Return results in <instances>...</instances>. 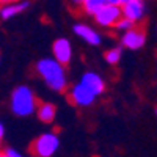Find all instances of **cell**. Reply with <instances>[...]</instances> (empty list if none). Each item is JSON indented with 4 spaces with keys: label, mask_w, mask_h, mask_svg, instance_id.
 <instances>
[{
    "label": "cell",
    "mask_w": 157,
    "mask_h": 157,
    "mask_svg": "<svg viewBox=\"0 0 157 157\" xmlns=\"http://www.w3.org/2000/svg\"><path fill=\"white\" fill-rule=\"evenodd\" d=\"M29 5H30L29 0H16V2H11V3L0 5V17L3 21H8L11 17L21 14V13H24L29 8Z\"/></svg>",
    "instance_id": "11"
},
{
    "label": "cell",
    "mask_w": 157,
    "mask_h": 157,
    "mask_svg": "<svg viewBox=\"0 0 157 157\" xmlns=\"http://www.w3.org/2000/svg\"><path fill=\"white\" fill-rule=\"evenodd\" d=\"M36 116L38 120L44 123V124H50L54 123L55 120V115H57V109L52 102H38V107H36Z\"/></svg>",
    "instance_id": "12"
},
{
    "label": "cell",
    "mask_w": 157,
    "mask_h": 157,
    "mask_svg": "<svg viewBox=\"0 0 157 157\" xmlns=\"http://www.w3.org/2000/svg\"><path fill=\"white\" fill-rule=\"evenodd\" d=\"M78 82L83 83L96 98L101 96L104 91H105V82H104V78L101 75H98L96 72H85L80 77V80H78Z\"/></svg>",
    "instance_id": "9"
},
{
    "label": "cell",
    "mask_w": 157,
    "mask_h": 157,
    "mask_svg": "<svg viewBox=\"0 0 157 157\" xmlns=\"http://www.w3.org/2000/svg\"><path fill=\"white\" fill-rule=\"evenodd\" d=\"M10 107L16 116H30L36 112L38 99L33 90L27 85H19L13 90Z\"/></svg>",
    "instance_id": "2"
},
{
    "label": "cell",
    "mask_w": 157,
    "mask_h": 157,
    "mask_svg": "<svg viewBox=\"0 0 157 157\" xmlns=\"http://www.w3.org/2000/svg\"><path fill=\"white\" fill-rule=\"evenodd\" d=\"M93 17H94V22L99 25V27L112 29V27H115V24L123 17V10H121L120 5L105 3Z\"/></svg>",
    "instance_id": "4"
},
{
    "label": "cell",
    "mask_w": 157,
    "mask_h": 157,
    "mask_svg": "<svg viewBox=\"0 0 157 157\" xmlns=\"http://www.w3.org/2000/svg\"><path fill=\"white\" fill-rule=\"evenodd\" d=\"M71 3H72L75 8H78V6H80V3H82V0H71Z\"/></svg>",
    "instance_id": "19"
},
{
    "label": "cell",
    "mask_w": 157,
    "mask_h": 157,
    "mask_svg": "<svg viewBox=\"0 0 157 157\" xmlns=\"http://www.w3.org/2000/svg\"><path fill=\"white\" fill-rule=\"evenodd\" d=\"M132 27H135V22H132L130 19H127V17H124V16L115 24V29H116L118 32H121V33L127 32L129 29H132Z\"/></svg>",
    "instance_id": "15"
},
{
    "label": "cell",
    "mask_w": 157,
    "mask_h": 157,
    "mask_svg": "<svg viewBox=\"0 0 157 157\" xmlns=\"http://www.w3.org/2000/svg\"><path fill=\"white\" fill-rule=\"evenodd\" d=\"M52 54H54L55 60H58L66 66L72 58V46L66 38H58L52 44Z\"/></svg>",
    "instance_id": "8"
},
{
    "label": "cell",
    "mask_w": 157,
    "mask_h": 157,
    "mask_svg": "<svg viewBox=\"0 0 157 157\" xmlns=\"http://www.w3.org/2000/svg\"><path fill=\"white\" fill-rule=\"evenodd\" d=\"M0 57H2V55H0Z\"/></svg>",
    "instance_id": "23"
},
{
    "label": "cell",
    "mask_w": 157,
    "mask_h": 157,
    "mask_svg": "<svg viewBox=\"0 0 157 157\" xmlns=\"http://www.w3.org/2000/svg\"><path fill=\"white\" fill-rule=\"evenodd\" d=\"M3 135H5V127H3L2 123H0V143H2V140H3Z\"/></svg>",
    "instance_id": "18"
},
{
    "label": "cell",
    "mask_w": 157,
    "mask_h": 157,
    "mask_svg": "<svg viewBox=\"0 0 157 157\" xmlns=\"http://www.w3.org/2000/svg\"><path fill=\"white\" fill-rule=\"evenodd\" d=\"M0 157H2V146H0Z\"/></svg>",
    "instance_id": "21"
},
{
    "label": "cell",
    "mask_w": 157,
    "mask_h": 157,
    "mask_svg": "<svg viewBox=\"0 0 157 157\" xmlns=\"http://www.w3.org/2000/svg\"><path fill=\"white\" fill-rule=\"evenodd\" d=\"M126 2H129V0H107V3H112V5H120V6H123Z\"/></svg>",
    "instance_id": "17"
},
{
    "label": "cell",
    "mask_w": 157,
    "mask_h": 157,
    "mask_svg": "<svg viewBox=\"0 0 157 157\" xmlns=\"http://www.w3.org/2000/svg\"><path fill=\"white\" fill-rule=\"evenodd\" d=\"M121 54H123V47H113V49H109L105 52L104 58H105V61L109 64H116L121 60Z\"/></svg>",
    "instance_id": "14"
},
{
    "label": "cell",
    "mask_w": 157,
    "mask_h": 157,
    "mask_svg": "<svg viewBox=\"0 0 157 157\" xmlns=\"http://www.w3.org/2000/svg\"><path fill=\"white\" fill-rule=\"evenodd\" d=\"M68 99L75 107H90V105L94 104L96 96L91 93L83 83L78 82V83H75L74 86H71L68 90Z\"/></svg>",
    "instance_id": "5"
},
{
    "label": "cell",
    "mask_w": 157,
    "mask_h": 157,
    "mask_svg": "<svg viewBox=\"0 0 157 157\" xmlns=\"http://www.w3.org/2000/svg\"><path fill=\"white\" fill-rule=\"evenodd\" d=\"M60 148V138L55 132L41 134L30 145V154L36 157H50Z\"/></svg>",
    "instance_id": "3"
},
{
    "label": "cell",
    "mask_w": 157,
    "mask_h": 157,
    "mask_svg": "<svg viewBox=\"0 0 157 157\" xmlns=\"http://www.w3.org/2000/svg\"><path fill=\"white\" fill-rule=\"evenodd\" d=\"M145 43H146L145 32H143L141 29H137V27L129 29L121 36V46L126 47V49H130V50L141 49L143 46H145Z\"/></svg>",
    "instance_id": "6"
},
{
    "label": "cell",
    "mask_w": 157,
    "mask_h": 157,
    "mask_svg": "<svg viewBox=\"0 0 157 157\" xmlns=\"http://www.w3.org/2000/svg\"><path fill=\"white\" fill-rule=\"evenodd\" d=\"M121 10H123L124 17L138 24L143 21V17L146 14V3H145V0H129V2H126L121 6Z\"/></svg>",
    "instance_id": "7"
},
{
    "label": "cell",
    "mask_w": 157,
    "mask_h": 157,
    "mask_svg": "<svg viewBox=\"0 0 157 157\" xmlns=\"http://www.w3.org/2000/svg\"><path fill=\"white\" fill-rule=\"evenodd\" d=\"M155 116H157V107H155Z\"/></svg>",
    "instance_id": "22"
},
{
    "label": "cell",
    "mask_w": 157,
    "mask_h": 157,
    "mask_svg": "<svg viewBox=\"0 0 157 157\" xmlns=\"http://www.w3.org/2000/svg\"><path fill=\"white\" fill-rule=\"evenodd\" d=\"M72 30L78 38L83 39V41L90 46H99L101 41H102L101 35L93 27H90V25H86V24H75Z\"/></svg>",
    "instance_id": "10"
},
{
    "label": "cell",
    "mask_w": 157,
    "mask_h": 157,
    "mask_svg": "<svg viewBox=\"0 0 157 157\" xmlns=\"http://www.w3.org/2000/svg\"><path fill=\"white\" fill-rule=\"evenodd\" d=\"M35 71L44 80V83L57 91L63 93L68 90V75H66V66L60 63L55 58H43L35 64Z\"/></svg>",
    "instance_id": "1"
},
{
    "label": "cell",
    "mask_w": 157,
    "mask_h": 157,
    "mask_svg": "<svg viewBox=\"0 0 157 157\" xmlns=\"http://www.w3.org/2000/svg\"><path fill=\"white\" fill-rule=\"evenodd\" d=\"M11 2H16V0H0V5H5V3H11Z\"/></svg>",
    "instance_id": "20"
},
{
    "label": "cell",
    "mask_w": 157,
    "mask_h": 157,
    "mask_svg": "<svg viewBox=\"0 0 157 157\" xmlns=\"http://www.w3.org/2000/svg\"><path fill=\"white\" fill-rule=\"evenodd\" d=\"M107 3V0H82V3H80V8L83 14L86 16H94L96 13Z\"/></svg>",
    "instance_id": "13"
},
{
    "label": "cell",
    "mask_w": 157,
    "mask_h": 157,
    "mask_svg": "<svg viewBox=\"0 0 157 157\" xmlns=\"http://www.w3.org/2000/svg\"><path fill=\"white\" fill-rule=\"evenodd\" d=\"M22 154L14 148H2V157H21Z\"/></svg>",
    "instance_id": "16"
}]
</instances>
